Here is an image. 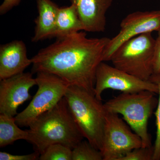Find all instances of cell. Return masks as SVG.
I'll return each mask as SVG.
<instances>
[{"label": "cell", "mask_w": 160, "mask_h": 160, "mask_svg": "<svg viewBox=\"0 0 160 160\" xmlns=\"http://www.w3.org/2000/svg\"><path fill=\"white\" fill-rule=\"evenodd\" d=\"M110 39L88 38L83 31L57 38L31 58L32 72L55 75L69 86L82 87L94 94L97 70L103 62Z\"/></svg>", "instance_id": "cell-1"}, {"label": "cell", "mask_w": 160, "mask_h": 160, "mask_svg": "<svg viewBox=\"0 0 160 160\" xmlns=\"http://www.w3.org/2000/svg\"><path fill=\"white\" fill-rule=\"evenodd\" d=\"M29 127V142L40 155L50 145L58 143L72 149L84 138L64 97L52 109L40 115Z\"/></svg>", "instance_id": "cell-2"}, {"label": "cell", "mask_w": 160, "mask_h": 160, "mask_svg": "<svg viewBox=\"0 0 160 160\" xmlns=\"http://www.w3.org/2000/svg\"><path fill=\"white\" fill-rule=\"evenodd\" d=\"M64 98L83 136L101 151L107 114L104 104L94 93L77 86H69Z\"/></svg>", "instance_id": "cell-3"}, {"label": "cell", "mask_w": 160, "mask_h": 160, "mask_svg": "<svg viewBox=\"0 0 160 160\" xmlns=\"http://www.w3.org/2000/svg\"><path fill=\"white\" fill-rule=\"evenodd\" d=\"M156 93L149 91L134 93L122 92L104 104L106 111L122 115L135 133L139 136L143 147H151L148 121L158 101Z\"/></svg>", "instance_id": "cell-4"}, {"label": "cell", "mask_w": 160, "mask_h": 160, "mask_svg": "<svg viewBox=\"0 0 160 160\" xmlns=\"http://www.w3.org/2000/svg\"><path fill=\"white\" fill-rule=\"evenodd\" d=\"M151 33H143L123 43L110 59L113 66L141 79L149 81L153 74L155 43Z\"/></svg>", "instance_id": "cell-5"}, {"label": "cell", "mask_w": 160, "mask_h": 160, "mask_svg": "<svg viewBox=\"0 0 160 160\" xmlns=\"http://www.w3.org/2000/svg\"><path fill=\"white\" fill-rule=\"evenodd\" d=\"M38 89L28 106L15 117L21 127H29L34 120L54 107L65 96L69 85L55 75L39 72L35 78Z\"/></svg>", "instance_id": "cell-6"}, {"label": "cell", "mask_w": 160, "mask_h": 160, "mask_svg": "<svg viewBox=\"0 0 160 160\" xmlns=\"http://www.w3.org/2000/svg\"><path fill=\"white\" fill-rule=\"evenodd\" d=\"M141 147L143 143L139 136L118 114L107 111L101 150L103 160H120L129 152Z\"/></svg>", "instance_id": "cell-7"}, {"label": "cell", "mask_w": 160, "mask_h": 160, "mask_svg": "<svg viewBox=\"0 0 160 160\" xmlns=\"http://www.w3.org/2000/svg\"><path fill=\"white\" fill-rule=\"evenodd\" d=\"M112 89L125 93H134L149 91L158 93V87L150 81H144L126 72L102 62L98 66L96 74L94 94L102 101L103 92Z\"/></svg>", "instance_id": "cell-8"}, {"label": "cell", "mask_w": 160, "mask_h": 160, "mask_svg": "<svg viewBox=\"0 0 160 160\" xmlns=\"http://www.w3.org/2000/svg\"><path fill=\"white\" fill-rule=\"evenodd\" d=\"M121 30L110 39L104 51L103 62L110 61L123 43L140 35L160 30V10L136 11L128 14L120 24Z\"/></svg>", "instance_id": "cell-9"}, {"label": "cell", "mask_w": 160, "mask_h": 160, "mask_svg": "<svg viewBox=\"0 0 160 160\" xmlns=\"http://www.w3.org/2000/svg\"><path fill=\"white\" fill-rule=\"evenodd\" d=\"M37 85L31 72H22L1 80L0 113L15 117L19 106L31 98L29 89Z\"/></svg>", "instance_id": "cell-10"}, {"label": "cell", "mask_w": 160, "mask_h": 160, "mask_svg": "<svg viewBox=\"0 0 160 160\" xmlns=\"http://www.w3.org/2000/svg\"><path fill=\"white\" fill-rule=\"evenodd\" d=\"M75 6L84 30L103 32L106 30V14L113 0H69Z\"/></svg>", "instance_id": "cell-11"}, {"label": "cell", "mask_w": 160, "mask_h": 160, "mask_svg": "<svg viewBox=\"0 0 160 160\" xmlns=\"http://www.w3.org/2000/svg\"><path fill=\"white\" fill-rule=\"evenodd\" d=\"M31 64L22 41L15 40L0 46V80L24 72Z\"/></svg>", "instance_id": "cell-12"}, {"label": "cell", "mask_w": 160, "mask_h": 160, "mask_svg": "<svg viewBox=\"0 0 160 160\" xmlns=\"http://www.w3.org/2000/svg\"><path fill=\"white\" fill-rule=\"evenodd\" d=\"M38 15L35 20L33 42L54 38L59 7L51 0H37Z\"/></svg>", "instance_id": "cell-13"}, {"label": "cell", "mask_w": 160, "mask_h": 160, "mask_svg": "<svg viewBox=\"0 0 160 160\" xmlns=\"http://www.w3.org/2000/svg\"><path fill=\"white\" fill-rule=\"evenodd\" d=\"M81 30H84V27L75 6L71 4L68 7H59L54 38L63 37Z\"/></svg>", "instance_id": "cell-14"}, {"label": "cell", "mask_w": 160, "mask_h": 160, "mask_svg": "<svg viewBox=\"0 0 160 160\" xmlns=\"http://www.w3.org/2000/svg\"><path fill=\"white\" fill-rule=\"evenodd\" d=\"M16 122L15 117L0 114V147L3 148L12 145L20 140L29 142L28 130H22Z\"/></svg>", "instance_id": "cell-15"}, {"label": "cell", "mask_w": 160, "mask_h": 160, "mask_svg": "<svg viewBox=\"0 0 160 160\" xmlns=\"http://www.w3.org/2000/svg\"><path fill=\"white\" fill-rule=\"evenodd\" d=\"M72 160H103L100 150L88 140H82L72 149Z\"/></svg>", "instance_id": "cell-16"}, {"label": "cell", "mask_w": 160, "mask_h": 160, "mask_svg": "<svg viewBox=\"0 0 160 160\" xmlns=\"http://www.w3.org/2000/svg\"><path fill=\"white\" fill-rule=\"evenodd\" d=\"M72 149L62 144L50 145L40 155V160H72Z\"/></svg>", "instance_id": "cell-17"}, {"label": "cell", "mask_w": 160, "mask_h": 160, "mask_svg": "<svg viewBox=\"0 0 160 160\" xmlns=\"http://www.w3.org/2000/svg\"><path fill=\"white\" fill-rule=\"evenodd\" d=\"M149 81L156 84L158 87L159 99L157 110L155 113L157 127L156 137L153 146L154 151L152 160H160V73L152 74Z\"/></svg>", "instance_id": "cell-18"}, {"label": "cell", "mask_w": 160, "mask_h": 160, "mask_svg": "<svg viewBox=\"0 0 160 160\" xmlns=\"http://www.w3.org/2000/svg\"><path fill=\"white\" fill-rule=\"evenodd\" d=\"M153 151V146L140 147L129 152L120 160H152Z\"/></svg>", "instance_id": "cell-19"}, {"label": "cell", "mask_w": 160, "mask_h": 160, "mask_svg": "<svg viewBox=\"0 0 160 160\" xmlns=\"http://www.w3.org/2000/svg\"><path fill=\"white\" fill-rule=\"evenodd\" d=\"M40 154L35 151L33 153L26 155H13L8 152H0L1 160H39Z\"/></svg>", "instance_id": "cell-20"}, {"label": "cell", "mask_w": 160, "mask_h": 160, "mask_svg": "<svg viewBox=\"0 0 160 160\" xmlns=\"http://www.w3.org/2000/svg\"><path fill=\"white\" fill-rule=\"evenodd\" d=\"M158 32V37L155 43L152 69L153 74L160 73V30Z\"/></svg>", "instance_id": "cell-21"}, {"label": "cell", "mask_w": 160, "mask_h": 160, "mask_svg": "<svg viewBox=\"0 0 160 160\" xmlns=\"http://www.w3.org/2000/svg\"><path fill=\"white\" fill-rule=\"evenodd\" d=\"M21 0H4L0 6V14H6L13 7L18 6Z\"/></svg>", "instance_id": "cell-22"}]
</instances>
